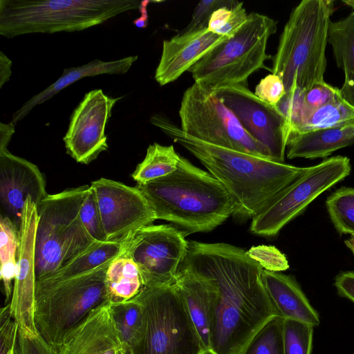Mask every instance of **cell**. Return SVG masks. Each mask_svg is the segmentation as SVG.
Masks as SVG:
<instances>
[{"mask_svg":"<svg viewBox=\"0 0 354 354\" xmlns=\"http://www.w3.org/2000/svg\"><path fill=\"white\" fill-rule=\"evenodd\" d=\"M180 267L207 277L216 286L212 354H242L256 333L280 316L264 286L263 268L243 248L191 241Z\"/></svg>","mask_w":354,"mask_h":354,"instance_id":"6da1fadb","label":"cell"},{"mask_svg":"<svg viewBox=\"0 0 354 354\" xmlns=\"http://www.w3.org/2000/svg\"><path fill=\"white\" fill-rule=\"evenodd\" d=\"M150 122L190 152L223 184L233 200V215L241 219L260 214L307 169L201 141L162 115H153Z\"/></svg>","mask_w":354,"mask_h":354,"instance_id":"7a4b0ae2","label":"cell"},{"mask_svg":"<svg viewBox=\"0 0 354 354\" xmlns=\"http://www.w3.org/2000/svg\"><path fill=\"white\" fill-rule=\"evenodd\" d=\"M157 219L170 222L187 234L207 232L234 212V204L223 184L180 156L171 174L136 185Z\"/></svg>","mask_w":354,"mask_h":354,"instance_id":"3957f363","label":"cell"},{"mask_svg":"<svg viewBox=\"0 0 354 354\" xmlns=\"http://www.w3.org/2000/svg\"><path fill=\"white\" fill-rule=\"evenodd\" d=\"M334 10L330 0H303L291 11L279 37L272 73L286 93L324 82L328 30Z\"/></svg>","mask_w":354,"mask_h":354,"instance_id":"277c9868","label":"cell"},{"mask_svg":"<svg viewBox=\"0 0 354 354\" xmlns=\"http://www.w3.org/2000/svg\"><path fill=\"white\" fill-rule=\"evenodd\" d=\"M139 0H0V35L83 30L139 9Z\"/></svg>","mask_w":354,"mask_h":354,"instance_id":"5b68a950","label":"cell"},{"mask_svg":"<svg viewBox=\"0 0 354 354\" xmlns=\"http://www.w3.org/2000/svg\"><path fill=\"white\" fill-rule=\"evenodd\" d=\"M89 185L48 194L37 206L35 240L37 281L44 279L95 246L85 230L80 210Z\"/></svg>","mask_w":354,"mask_h":354,"instance_id":"8992f818","label":"cell"},{"mask_svg":"<svg viewBox=\"0 0 354 354\" xmlns=\"http://www.w3.org/2000/svg\"><path fill=\"white\" fill-rule=\"evenodd\" d=\"M111 261L66 279L36 281L35 324L48 344L55 347L68 330L107 301L105 274Z\"/></svg>","mask_w":354,"mask_h":354,"instance_id":"52a82bcc","label":"cell"},{"mask_svg":"<svg viewBox=\"0 0 354 354\" xmlns=\"http://www.w3.org/2000/svg\"><path fill=\"white\" fill-rule=\"evenodd\" d=\"M277 21L257 12L248 14L246 23L188 71L194 82L213 89L243 84L271 58L266 53L269 38L276 32Z\"/></svg>","mask_w":354,"mask_h":354,"instance_id":"ba28073f","label":"cell"},{"mask_svg":"<svg viewBox=\"0 0 354 354\" xmlns=\"http://www.w3.org/2000/svg\"><path fill=\"white\" fill-rule=\"evenodd\" d=\"M136 297L142 307V322L133 354H206L175 283L144 287Z\"/></svg>","mask_w":354,"mask_h":354,"instance_id":"9c48e42d","label":"cell"},{"mask_svg":"<svg viewBox=\"0 0 354 354\" xmlns=\"http://www.w3.org/2000/svg\"><path fill=\"white\" fill-rule=\"evenodd\" d=\"M178 113L180 128L188 136L210 145L272 160L268 149L248 134L210 87L194 82L187 88Z\"/></svg>","mask_w":354,"mask_h":354,"instance_id":"30bf717a","label":"cell"},{"mask_svg":"<svg viewBox=\"0 0 354 354\" xmlns=\"http://www.w3.org/2000/svg\"><path fill=\"white\" fill-rule=\"evenodd\" d=\"M351 170L350 159L342 156L307 167L264 210L252 218L250 232L263 237L277 236L322 193L348 176Z\"/></svg>","mask_w":354,"mask_h":354,"instance_id":"8fae6325","label":"cell"},{"mask_svg":"<svg viewBox=\"0 0 354 354\" xmlns=\"http://www.w3.org/2000/svg\"><path fill=\"white\" fill-rule=\"evenodd\" d=\"M187 234L170 225H150L137 231L125 250L140 270L144 287L173 285L188 250Z\"/></svg>","mask_w":354,"mask_h":354,"instance_id":"7c38bea8","label":"cell"},{"mask_svg":"<svg viewBox=\"0 0 354 354\" xmlns=\"http://www.w3.org/2000/svg\"><path fill=\"white\" fill-rule=\"evenodd\" d=\"M93 192L106 241L127 242L140 229L157 220L147 200L136 187L101 178L92 181Z\"/></svg>","mask_w":354,"mask_h":354,"instance_id":"4fadbf2b","label":"cell"},{"mask_svg":"<svg viewBox=\"0 0 354 354\" xmlns=\"http://www.w3.org/2000/svg\"><path fill=\"white\" fill-rule=\"evenodd\" d=\"M215 91L248 134L268 149L272 160L284 162L289 132L277 107L259 99L245 84L225 86Z\"/></svg>","mask_w":354,"mask_h":354,"instance_id":"5bb4252c","label":"cell"},{"mask_svg":"<svg viewBox=\"0 0 354 354\" xmlns=\"http://www.w3.org/2000/svg\"><path fill=\"white\" fill-rule=\"evenodd\" d=\"M120 98L94 89L86 93L73 110L63 140L66 153L77 162L89 164L107 150L106 126Z\"/></svg>","mask_w":354,"mask_h":354,"instance_id":"9a60e30c","label":"cell"},{"mask_svg":"<svg viewBox=\"0 0 354 354\" xmlns=\"http://www.w3.org/2000/svg\"><path fill=\"white\" fill-rule=\"evenodd\" d=\"M38 221L37 206L30 197L25 202L19 229V248L16 274L10 304V313L18 330L35 335L34 319L36 287L35 240Z\"/></svg>","mask_w":354,"mask_h":354,"instance_id":"2e32d148","label":"cell"},{"mask_svg":"<svg viewBox=\"0 0 354 354\" xmlns=\"http://www.w3.org/2000/svg\"><path fill=\"white\" fill-rule=\"evenodd\" d=\"M48 194L46 180L38 167L11 153L0 150V200L3 216L19 229L26 200L30 197L37 206Z\"/></svg>","mask_w":354,"mask_h":354,"instance_id":"e0dca14e","label":"cell"},{"mask_svg":"<svg viewBox=\"0 0 354 354\" xmlns=\"http://www.w3.org/2000/svg\"><path fill=\"white\" fill-rule=\"evenodd\" d=\"M54 348L57 354H127L109 301L91 310L68 330Z\"/></svg>","mask_w":354,"mask_h":354,"instance_id":"ac0fdd59","label":"cell"},{"mask_svg":"<svg viewBox=\"0 0 354 354\" xmlns=\"http://www.w3.org/2000/svg\"><path fill=\"white\" fill-rule=\"evenodd\" d=\"M229 39L207 28L190 33H178L162 43V53L155 72L160 86L171 83L216 46Z\"/></svg>","mask_w":354,"mask_h":354,"instance_id":"d6986e66","label":"cell"},{"mask_svg":"<svg viewBox=\"0 0 354 354\" xmlns=\"http://www.w3.org/2000/svg\"><path fill=\"white\" fill-rule=\"evenodd\" d=\"M174 283L185 301L206 354H212L210 323L216 295V285L207 277L181 267Z\"/></svg>","mask_w":354,"mask_h":354,"instance_id":"ffe728a7","label":"cell"},{"mask_svg":"<svg viewBox=\"0 0 354 354\" xmlns=\"http://www.w3.org/2000/svg\"><path fill=\"white\" fill-rule=\"evenodd\" d=\"M264 286L280 316L318 326L320 318L295 278L263 269Z\"/></svg>","mask_w":354,"mask_h":354,"instance_id":"44dd1931","label":"cell"},{"mask_svg":"<svg viewBox=\"0 0 354 354\" xmlns=\"http://www.w3.org/2000/svg\"><path fill=\"white\" fill-rule=\"evenodd\" d=\"M138 57L137 55H131L113 61H102L95 59L80 66L65 68L62 75L54 83L32 97L15 112L10 122L15 124L24 118L35 106L50 99L57 93L82 78L102 74L122 75L127 73Z\"/></svg>","mask_w":354,"mask_h":354,"instance_id":"7402d4cb","label":"cell"},{"mask_svg":"<svg viewBox=\"0 0 354 354\" xmlns=\"http://www.w3.org/2000/svg\"><path fill=\"white\" fill-rule=\"evenodd\" d=\"M354 142V121L347 124L304 133H290L286 156L296 158H327L334 151Z\"/></svg>","mask_w":354,"mask_h":354,"instance_id":"603a6c76","label":"cell"},{"mask_svg":"<svg viewBox=\"0 0 354 354\" xmlns=\"http://www.w3.org/2000/svg\"><path fill=\"white\" fill-rule=\"evenodd\" d=\"M104 281L107 301L111 303L130 300L144 288L138 266L125 248L108 266Z\"/></svg>","mask_w":354,"mask_h":354,"instance_id":"cb8c5ba5","label":"cell"},{"mask_svg":"<svg viewBox=\"0 0 354 354\" xmlns=\"http://www.w3.org/2000/svg\"><path fill=\"white\" fill-rule=\"evenodd\" d=\"M126 243L105 241L98 243L53 274L37 281H59L90 272L113 260L123 252Z\"/></svg>","mask_w":354,"mask_h":354,"instance_id":"d4e9b609","label":"cell"},{"mask_svg":"<svg viewBox=\"0 0 354 354\" xmlns=\"http://www.w3.org/2000/svg\"><path fill=\"white\" fill-rule=\"evenodd\" d=\"M180 159V156L173 145L154 142L149 145L145 158L137 165L131 176L137 184L147 183L175 171Z\"/></svg>","mask_w":354,"mask_h":354,"instance_id":"484cf974","label":"cell"},{"mask_svg":"<svg viewBox=\"0 0 354 354\" xmlns=\"http://www.w3.org/2000/svg\"><path fill=\"white\" fill-rule=\"evenodd\" d=\"M19 248V230L7 216L0 217V278L3 283L5 305L10 303L16 274Z\"/></svg>","mask_w":354,"mask_h":354,"instance_id":"4316f807","label":"cell"},{"mask_svg":"<svg viewBox=\"0 0 354 354\" xmlns=\"http://www.w3.org/2000/svg\"><path fill=\"white\" fill-rule=\"evenodd\" d=\"M111 313L127 354H133L138 342L142 322V307L135 297L120 303H111Z\"/></svg>","mask_w":354,"mask_h":354,"instance_id":"83f0119b","label":"cell"},{"mask_svg":"<svg viewBox=\"0 0 354 354\" xmlns=\"http://www.w3.org/2000/svg\"><path fill=\"white\" fill-rule=\"evenodd\" d=\"M328 43L332 47L337 66L344 73L354 71V12L342 19L330 22Z\"/></svg>","mask_w":354,"mask_h":354,"instance_id":"f1b7e54d","label":"cell"},{"mask_svg":"<svg viewBox=\"0 0 354 354\" xmlns=\"http://www.w3.org/2000/svg\"><path fill=\"white\" fill-rule=\"evenodd\" d=\"M354 121V107L341 96L310 111L295 132L304 133L340 127Z\"/></svg>","mask_w":354,"mask_h":354,"instance_id":"f546056e","label":"cell"},{"mask_svg":"<svg viewBox=\"0 0 354 354\" xmlns=\"http://www.w3.org/2000/svg\"><path fill=\"white\" fill-rule=\"evenodd\" d=\"M326 206L337 231L354 236V188L335 190L326 198Z\"/></svg>","mask_w":354,"mask_h":354,"instance_id":"4dcf8cb0","label":"cell"},{"mask_svg":"<svg viewBox=\"0 0 354 354\" xmlns=\"http://www.w3.org/2000/svg\"><path fill=\"white\" fill-rule=\"evenodd\" d=\"M284 319L277 316L253 337L242 354H284Z\"/></svg>","mask_w":354,"mask_h":354,"instance_id":"1f68e13d","label":"cell"},{"mask_svg":"<svg viewBox=\"0 0 354 354\" xmlns=\"http://www.w3.org/2000/svg\"><path fill=\"white\" fill-rule=\"evenodd\" d=\"M284 354H311L314 327L283 319Z\"/></svg>","mask_w":354,"mask_h":354,"instance_id":"d6a6232c","label":"cell"},{"mask_svg":"<svg viewBox=\"0 0 354 354\" xmlns=\"http://www.w3.org/2000/svg\"><path fill=\"white\" fill-rule=\"evenodd\" d=\"M80 217L85 230L95 241H106L97 203L90 185L80 207Z\"/></svg>","mask_w":354,"mask_h":354,"instance_id":"836d02e7","label":"cell"},{"mask_svg":"<svg viewBox=\"0 0 354 354\" xmlns=\"http://www.w3.org/2000/svg\"><path fill=\"white\" fill-rule=\"evenodd\" d=\"M246 253L263 270L280 272L289 268L286 257L274 246L266 245L252 246L246 251Z\"/></svg>","mask_w":354,"mask_h":354,"instance_id":"e575fe53","label":"cell"},{"mask_svg":"<svg viewBox=\"0 0 354 354\" xmlns=\"http://www.w3.org/2000/svg\"><path fill=\"white\" fill-rule=\"evenodd\" d=\"M237 1L232 0L201 1L195 6L192 19L178 33H190L207 28L212 13L219 8L232 7Z\"/></svg>","mask_w":354,"mask_h":354,"instance_id":"d590c367","label":"cell"},{"mask_svg":"<svg viewBox=\"0 0 354 354\" xmlns=\"http://www.w3.org/2000/svg\"><path fill=\"white\" fill-rule=\"evenodd\" d=\"M339 96H340L339 88L333 87L325 81L315 84L303 91V100L308 114L333 102Z\"/></svg>","mask_w":354,"mask_h":354,"instance_id":"8d00e7d4","label":"cell"},{"mask_svg":"<svg viewBox=\"0 0 354 354\" xmlns=\"http://www.w3.org/2000/svg\"><path fill=\"white\" fill-rule=\"evenodd\" d=\"M254 94L266 103L276 106L286 94L282 80L275 74H269L256 86Z\"/></svg>","mask_w":354,"mask_h":354,"instance_id":"74e56055","label":"cell"},{"mask_svg":"<svg viewBox=\"0 0 354 354\" xmlns=\"http://www.w3.org/2000/svg\"><path fill=\"white\" fill-rule=\"evenodd\" d=\"M18 335V326L10 313V304L0 311V354H10Z\"/></svg>","mask_w":354,"mask_h":354,"instance_id":"f35d334b","label":"cell"},{"mask_svg":"<svg viewBox=\"0 0 354 354\" xmlns=\"http://www.w3.org/2000/svg\"><path fill=\"white\" fill-rule=\"evenodd\" d=\"M15 354H57L53 346L48 344L38 333L28 335L18 330Z\"/></svg>","mask_w":354,"mask_h":354,"instance_id":"ab89813d","label":"cell"},{"mask_svg":"<svg viewBox=\"0 0 354 354\" xmlns=\"http://www.w3.org/2000/svg\"><path fill=\"white\" fill-rule=\"evenodd\" d=\"M248 14L242 2L237 1L232 8V13L225 26L218 35L229 38L232 37L246 23Z\"/></svg>","mask_w":354,"mask_h":354,"instance_id":"60d3db41","label":"cell"},{"mask_svg":"<svg viewBox=\"0 0 354 354\" xmlns=\"http://www.w3.org/2000/svg\"><path fill=\"white\" fill-rule=\"evenodd\" d=\"M334 286L340 297L354 302V272L339 273L335 278Z\"/></svg>","mask_w":354,"mask_h":354,"instance_id":"b9f144b4","label":"cell"},{"mask_svg":"<svg viewBox=\"0 0 354 354\" xmlns=\"http://www.w3.org/2000/svg\"><path fill=\"white\" fill-rule=\"evenodd\" d=\"M232 7L224 6L216 10L210 17L207 26L208 30L218 35L219 31L228 21Z\"/></svg>","mask_w":354,"mask_h":354,"instance_id":"7bdbcfd3","label":"cell"},{"mask_svg":"<svg viewBox=\"0 0 354 354\" xmlns=\"http://www.w3.org/2000/svg\"><path fill=\"white\" fill-rule=\"evenodd\" d=\"M340 95L350 105L354 107V71L344 73V80Z\"/></svg>","mask_w":354,"mask_h":354,"instance_id":"ee69618b","label":"cell"},{"mask_svg":"<svg viewBox=\"0 0 354 354\" xmlns=\"http://www.w3.org/2000/svg\"><path fill=\"white\" fill-rule=\"evenodd\" d=\"M12 61L2 52L0 53V88L6 83L12 75Z\"/></svg>","mask_w":354,"mask_h":354,"instance_id":"f6af8a7d","label":"cell"},{"mask_svg":"<svg viewBox=\"0 0 354 354\" xmlns=\"http://www.w3.org/2000/svg\"><path fill=\"white\" fill-rule=\"evenodd\" d=\"M14 133L15 124L11 122L8 124L0 123V150L7 149Z\"/></svg>","mask_w":354,"mask_h":354,"instance_id":"bcb514c9","label":"cell"},{"mask_svg":"<svg viewBox=\"0 0 354 354\" xmlns=\"http://www.w3.org/2000/svg\"><path fill=\"white\" fill-rule=\"evenodd\" d=\"M151 2H153V1H142L140 7L139 8L141 12H142V15L140 16V18L136 19L133 21L134 25L136 26L137 27H138V28H145V27L147 26V19H148L147 11V6L148 3H151Z\"/></svg>","mask_w":354,"mask_h":354,"instance_id":"7dc6e473","label":"cell"},{"mask_svg":"<svg viewBox=\"0 0 354 354\" xmlns=\"http://www.w3.org/2000/svg\"><path fill=\"white\" fill-rule=\"evenodd\" d=\"M346 246L354 254V236H351L350 238L344 241Z\"/></svg>","mask_w":354,"mask_h":354,"instance_id":"c3c4849f","label":"cell"},{"mask_svg":"<svg viewBox=\"0 0 354 354\" xmlns=\"http://www.w3.org/2000/svg\"><path fill=\"white\" fill-rule=\"evenodd\" d=\"M344 3H345L346 6L351 7L353 10V12H354V0H346L342 1Z\"/></svg>","mask_w":354,"mask_h":354,"instance_id":"681fc988","label":"cell"},{"mask_svg":"<svg viewBox=\"0 0 354 354\" xmlns=\"http://www.w3.org/2000/svg\"><path fill=\"white\" fill-rule=\"evenodd\" d=\"M10 354H15V347L14 348L12 349V351H11Z\"/></svg>","mask_w":354,"mask_h":354,"instance_id":"f907efd6","label":"cell"}]
</instances>
